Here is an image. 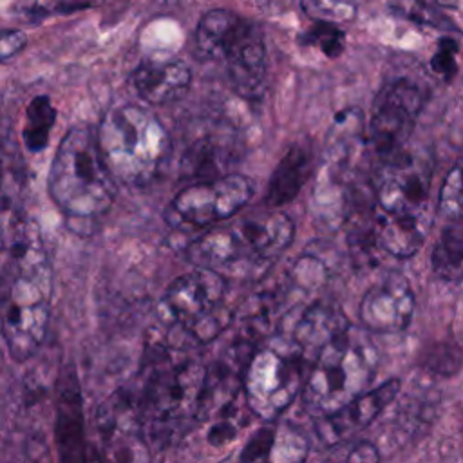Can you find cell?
<instances>
[{
    "label": "cell",
    "mask_w": 463,
    "mask_h": 463,
    "mask_svg": "<svg viewBox=\"0 0 463 463\" xmlns=\"http://www.w3.org/2000/svg\"><path fill=\"white\" fill-rule=\"evenodd\" d=\"M304 351L289 336L253 351L244 371L246 400L255 416L277 420L304 389Z\"/></svg>",
    "instance_id": "cell-6"
},
{
    "label": "cell",
    "mask_w": 463,
    "mask_h": 463,
    "mask_svg": "<svg viewBox=\"0 0 463 463\" xmlns=\"http://www.w3.org/2000/svg\"><path fill=\"white\" fill-rule=\"evenodd\" d=\"M376 365L371 342L349 329L317 353V360L306 376L302 405L313 418H322L358 394L369 385Z\"/></svg>",
    "instance_id": "cell-5"
},
{
    "label": "cell",
    "mask_w": 463,
    "mask_h": 463,
    "mask_svg": "<svg viewBox=\"0 0 463 463\" xmlns=\"http://www.w3.org/2000/svg\"><path fill=\"white\" fill-rule=\"evenodd\" d=\"M99 0H36L31 14L42 18L49 13H72L78 9H87L96 5Z\"/></svg>",
    "instance_id": "cell-32"
},
{
    "label": "cell",
    "mask_w": 463,
    "mask_h": 463,
    "mask_svg": "<svg viewBox=\"0 0 463 463\" xmlns=\"http://www.w3.org/2000/svg\"><path fill=\"white\" fill-rule=\"evenodd\" d=\"M206 367L181 351H156L134 396L141 438L148 450H165L197 421Z\"/></svg>",
    "instance_id": "cell-1"
},
{
    "label": "cell",
    "mask_w": 463,
    "mask_h": 463,
    "mask_svg": "<svg viewBox=\"0 0 463 463\" xmlns=\"http://www.w3.org/2000/svg\"><path fill=\"white\" fill-rule=\"evenodd\" d=\"M2 336L14 362L29 360L42 345L49 326V300L2 302Z\"/></svg>",
    "instance_id": "cell-14"
},
{
    "label": "cell",
    "mask_w": 463,
    "mask_h": 463,
    "mask_svg": "<svg viewBox=\"0 0 463 463\" xmlns=\"http://www.w3.org/2000/svg\"><path fill=\"white\" fill-rule=\"evenodd\" d=\"M277 438V429L271 425H266L262 429H259L250 441L246 443V447L242 449L239 459L242 461H259V459H269L271 456V449Z\"/></svg>",
    "instance_id": "cell-29"
},
{
    "label": "cell",
    "mask_w": 463,
    "mask_h": 463,
    "mask_svg": "<svg viewBox=\"0 0 463 463\" xmlns=\"http://www.w3.org/2000/svg\"><path fill=\"white\" fill-rule=\"evenodd\" d=\"M98 139L116 181L136 188L157 177L170 152V137L159 118L132 103L114 107L103 116Z\"/></svg>",
    "instance_id": "cell-3"
},
{
    "label": "cell",
    "mask_w": 463,
    "mask_h": 463,
    "mask_svg": "<svg viewBox=\"0 0 463 463\" xmlns=\"http://www.w3.org/2000/svg\"><path fill=\"white\" fill-rule=\"evenodd\" d=\"M222 61L226 63L230 85L244 99H260L266 90L268 60L260 29L244 20Z\"/></svg>",
    "instance_id": "cell-13"
},
{
    "label": "cell",
    "mask_w": 463,
    "mask_h": 463,
    "mask_svg": "<svg viewBox=\"0 0 463 463\" xmlns=\"http://www.w3.org/2000/svg\"><path fill=\"white\" fill-rule=\"evenodd\" d=\"M313 165V156L307 145H293L286 150L279 165L275 166L268 190L264 195V201L269 208H277L282 204L291 203L302 184L306 183Z\"/></svg>",
    "instance_id": "cell-20"
},
{
    "label": "cell",
    "mask_w": 463,
    "mask_h": 463,
    "mask_svg": "<svg viewBox=\"0 0 463 463\" xmlns=\"http://www.w3.org/2000/svg\"><path fill=\"white\" fill-rule=\"evenodd\" d=\"M461 362V356L458 354V347L454 345H439L436 349L430 351L429 358H427V367L436 371V373H441V374H450L458 369Z\"/></svg>",
    "instance_id": "cell-31"
},
{
    "label": "cell",
    "mask_w": 463,
    "mask_h": 463,
    "mask_svg": "<svg viewBox=\"0 0 463 463\" xmlns=\"http://www.w3.org/2000/svg\"><path fill=\"white\" fill-rule=\"evenodd\" d=\"M456 52H458V43L452 38H441L438 42V49L430 58V69L445 78V80H452V76L458 71L456 65Z\"/></svg>",
    "instance_id": "cell-30"
},
{
    "label": "cell",
    "mask_w": 463,
    "mask_h": 463,
    "mask_svg": "<svg viewBox=\"0 0 463 463\" xmlns=\"http://www.w3.org/2000/svg\"><path fill=\"white\" fill-rule=\"evenodd\" d=\"M293 237L291 217L273 212L239 219L203 233L188 244L186 257L199 268L219 273H246L248 268L271 264L293 242Z\"/></svg>",
    "instance_id": "cell-4"
},
{
    "label": "cell",
    "mask_w": 463,
    "mask_h": 463,
    "mask_svg": "<svg viewBox=\"0 0 463 463\" xmlns=\"http://www.w3.org/2000/svg\"><path fill=\"white\" fill-rule=\"evenodd\" d=\"M347 461H378L380 454L378 449L369 441H358L351 452L345 456Z\"/></svg>",
    "instance_id": "cell-34"
},
{
    "label": "cell",
    "mask_w": 463,
    "mask_h": 463,
    "mask_svg": "<svg viewBox=\"0 0 463 463\" xmlns=\"http://www.w3.org/2000/svg\"><path fill=\"white\" fill-rule=\"evenodd\" d=\"M429 186V161L403 150L383 163L376 184L380 212L391 215H427Z\"/></svg>",
    "instance_id": "cell-10"
},
{
    "label": "cell",
    "mask_w": 463,
    "mask_h": 463,
    "mask_svg": "<svg viewBox=\"0 0 463 463\" xmlns=\"http://www.w3.org/2000/svg\"><path fill=\"white\" fill-rule=\"evenodd\" d=\"M432 269L443 280H458L463 277V230L449 226L439 235L432 250Z\"/></svg>",
    "instance_id": "cell-23"
},
{
    "label": "cell",
    "mask_w": 463,
    "mask_h": 463,
    "mask_svg": "<svg viewBox=\"0 0 463 463\" xmlns=\"http://www.w3.org/2000/svg\"><path fill=\"white\" fill-rule=\"evenodd\" d=\"M242 22L241 16L228 9H212L204 13L195 31L197 52L208 60H222Z\"/></svg>",
    "instance_id": "cell-21"
},
{
    "label": "cell",
    "mask_w": 463,
    "mask_h": 463,
    "mask_svg": "<svg viewBox=\"0 0 463 463\" xmlns=\"http://www.w3.org/2000/svg\"><path fill=\"white\" fill-rule=\"evenodd\" d=\"M237 141L226 134H206L197 137L181 157V177L192 181H210L228 174L237 157Z\"/></svg>",
    "instance_id": "cell-17"
},
{
    "label": "cell",
    "mask_w": 463,
    "mask_h": 463,
    "mask_svg": "<svg viewBox=\"0 0 463 463\" xmlns=\"http://www.w3.org/2000/svg\"><path fill=\"white\" fill-rule=\"evenodd\" d=\"M351 329L344 311L331 302H315L307 306L297 320L291 338L304 353H318L329 342Z\"/></svg>",
    "instance_id": "cell-18"
},
{
    "label": "cell",
    "mask_w": 463,
    "mask_h": 463,
    "mask_svg": "<svg viewBox=\"0 0 463 463\" xmlns=\"http://www.w3.org/2000/svg\"><path fill=\"white\" fill-rule=\"evenodd\" d=\"M226 279L222 273L199 268L174 279L165 291L170 317L199 344L213 340L232 320L224 307Z\"/></svg>",
    "instance_id": "cell-7"
},
{
    "label": "cell",
    "mask_w": 463,
    "mask_h": 463,
    "mask_svg": "<svg viewBox=\"0 0 463 463\" xmlns=\"http://www.w3.org/2000/svg\"><path fill=\"white\" fill-rule=\"evenodd\" d=\"M430 228L427 215H391L382 213L374 222L376 244L394 257H411L423 244Z\"/></svg>",
    "instance_id": "cell-19"
},
{
    "label": "cell",
    "mask_w": 463,
    "mask_h": 463,
    "mask_svg": "<svg viewBox=\"0 0 463 463\" xmlns=\"http://www.w3.org/2000/svg\"><path fill=\"white\" fill-rule=\"evenodd\" d=\"M58 112L49 96L38 94L25 107V118L22 127V139L29 152H40L47 146L51 130L56 123Z\"/></svg>",
    "instance_id": "cell-22"
},
{
    "label": "cell",
    "mask_w": 463,
    "mask_h": 463,
    "mask_svg": "<svg viewBox=\"0 0 463 463\" xmlns=\"http://www.w3.org/2000/svg\"><path fill=\"white\" fill-rule=\"evenodd\" d=\"M439 7H449V9H454V7H458V4H459V0H434Z\"/></svg>",
    "instance_id": "cell-35"
},
{
    "label": "cell",
    "mask_w": 463,
    "mask_h": 463,
    "mask_svg": "<svg viewBox=\"0 0 463 463\" xmlns=\"http://www.w3.org/2000/svg\"><path fill=\"white\" fill-rule=\"evenodd\" d=\"M300 43L318 47L327 58H338L345 47V34L336 24L315 22L311 29L300 34Z\"/></svg>",
    "instance_id": "cell-26"
},
{
    "label": "cell",
    "mask_w": 463,
    "mask_h": 463,
    "mask_svg": "<svg viewBox=\"0 0 463 463\" xmlns=\"http://www.w3.org/2000/svg\"><path fill=\"white\" fill-rule=\"evenodd\" d=\"M326 279V266L317 257H302L291 271V280L302 289L317 288Z\"/></svg>",
    "instance_id": "cell-28"
},
{
    "label": "cell",
    "mask_w": 463,
    "mask_h": 463,
    "mask_svg": "<svg viewBox=\"0 0 463 463\" xmlns=\"http://www.w3.org/2000/svg\"><path fill=\"white\" fill-rule=\"evenodd\" d=\"M439 212L450 219H463V157L450 168L441 184Z\"/></svg>",
    "instance_id": "cell-27"
},
{
    "label": "cell",
    "mask_w": 463,
    "mask_h": 463,
    "mask_svg": "<svg viewBox=\"0 0 463 463\" xmlns=\"http://www.w3.org/2000/svg\"><path fill=\"white\" fill-rule=\"evenodd\" d=\"M402 382L398 378L387 380L373 391H364L340 409L317 418V436L324 445L335 447L345 441L358 430L365 429L400 392Z\"/></svg>",
    "instance_id": "cell-12"
},
{
    "label": "cell",
    "mask_w": 463,
    "mask_h": 463,
    "mask_svg": "<svg viewBox=\"0 0 463 463\" xmlns=\"http://www.w3.org/2000/svg\"><path fill=\"white\" fill-rule=\"evenodd\" d=\"M192 83V71L181 60H146L132 72L137 96L150 105H168L181 99Z\"/></svg>",
    "instance_id": "cell-15"
},
{
    "label": "cell",
    "mask_w": 463,
    "mask_h": 463,
    "mask_svg": "<svg viewBox=\"0 0 463 463\" xmlns=\"http://www.w3.org/2000/svg\"><path fill=\"white\" fill-rule=\"evenodd\" d=\"M56 445L60 458L63 461L72 459H90L87 454L85 439V420L80 385L76 382L74 371H67L60 383L58 402H56Z\"/></svg>",
    "instance_id": "cell-16"
},
{
    "label": "cell",
    "mask_w": 463,
    "mask_h": 463,
    "mask_svg": "<svg viewBox=\"0 0 463 463\" xmlns=\"http://www.w3.org/2000/svg\"><path fill=\"white\" fill-rule=\"evenodd\" d=\"M414 313V295L402 273H391L367 289L360 302V320L373 333H400Z\"/></svg>",
    "instance_id": "cell-11"
},
{
    "label": "cell",
    "mask_w": 463,
    "mask_h": 463,
    "mask_svg": "<svg viewBox=\"0 0 463 463\" xmlns=\"http://www.w3.org/2000/svg\"><path fill=\"white\" fill-rule=\"evenodd\" d=\"M25 43H27V36L22 31L5 29L0 40V60L7 61L14 54H18L25 47Z\"/></svg>",
    "instance_id": "cell-33"
},
{
    "label": "cell",
    "mask_w": 463,
    "mask_h": 463,
    "mask_svg": "<svg viewBox=\"0 0 463 463\" xmlns=\"http://www.w3.org/2000/svg\"><path fill=\"white\" fill-rule=\"evenodd\" d=\"M253 194L251 181L241 174H226L197 181L183 188L165 210L172 228H204L233 217Z\"/></svg>",
    "instance_id": "cell-8"
},
{
    "label": "cell",
    "mask_w": 463,
    "mask_h": 463,
    "mask_svg": "<svg viewBox=\"0 0 463 463\" xmlns=\"http://www.w3.org/2000/svg\"><path fill=\"white\" fill-rule=\"evenodd\" d=\"M387 9L391 14L420 25H429L432 29L449 33L458 31L449 16H445L438 7L427 4L425 0H389Z\"/></svg>",
    "instance_id": "cell-24"
},
{
    "label": "cell",
    "mask_w": 463,
    "mask_h": 463,
    "mask_svg": "<svg viewBox=\"0 0 463 463\" xmlns=\"http://www.w3.org/2000/svg\"><path fill=\"white\" fill-rule=\"evenodd\" d=\"M421 105L423 94L409 80H394L378 92L367 127V143L382 163L403 152Z\"/></svg>",
    "instance_id": "cell-9"
},
{
    "label": "cell",
    "mask_w": 463,
    "mask_h": 463,
    "mask_svg": "<svg viewBox=\"0 0 463 463\" xmlns=\"http://www.w3.org/2000/svg\"><path fill=\"white\" fill-rule=\"evenodd\" d=\"M49 192L72 221L87 222L110 210L116 177L101 154L98 130L80 125L63 136L49 170Z\"/></svg>",
    "instance_id": "cell-2"
},
{
    "label": "cell",
    "mask_w": 463,
    "mask_h": 463,
    "mask_svg": "<svg viewBox=\"0 0 463 463\" xmlns=\"http://www.w3.org/2000/svg\"><path fill=\"white\" fill-rule=\"evenodd\" d=\"M300 7L313 22L336 25L351 22L356 14L354 0H300Z\"/></svg>",
    "instance_id": "cell-25"
}]
</instances>
